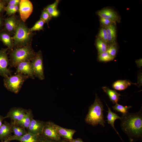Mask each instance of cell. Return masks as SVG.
Wrapping results in <instances>:
<instances>
[{
    "label": "cell",
    "mask_w": 142,
    "mask_h": 142,
    "mask_svg": "<svg viewBox=\"0 0 142 142\" xmlns=\"http://www.w3.org/2000/svg\"><path fill=\"white\" fill-rule=\"evenodd\" d=\"M142 113L141 109L136 113L128 112L121 117L120 126L122 129L128 135L130 142L141 139Z\"/></svg>",
    "instance_id": "obj_1"
},
{
    "label": "cell",
    "mask_w": 142,
    "mask_h": 142,
    "mask_svg": "<svg viewBox=\"0 0 142 142\" xmlns=\"http://www.w3.org/2000/svg\"><path fill=\"white\" fill-rule=\"evenodd\" d=\"M104 107L102 102L96 94L95 100L89 108L85 119L86 122L93 126L99 124L104 127L105 122L104 119Z\"/></svg>",
    "instance_id": "obj_2"
},
{
    "label": "cell",
    "mask_w": 142,
    "mask_h": 142,
    "mask_svg": "<svg viewBox=\"0 0 142 142\" xmlns=\"http://www.w3.org/2000/svg\"><path fill=\"white\" fill-rule=\"evenodd\" d=\"M9 65L10 68H16L19 63L23 61H31L36 53L31 44L15 48L9 50Z\"/></svg>",
    "instance_id": "obj_3"
},
{
    "label": "cell",
    "mask_w": 142,
    "mask_h": 142,
    "mask_svg": "<svg viewBox=\"0 0 142 142\" xmlns=\"http://www.w3.org/2000/svg\"><path fill=\"white\" fill-rule=\"evenodd\" d=\"M32 33L29 32L24 22L19 21L18 26L12 38L13 47L15 48L23 47L30 44Z\"/></svg>",
    "instance_id": "obj_4"
},
{
    "label": "cell",
    "mask_w": 142,
    "mask_h": 142,
    "mask_svg": "<svg viewBox=\"0 0 142 142\" xmlns=\"http://www.w3.org/2000/svg\"><path fill=\"white\" fill-rule=\"evenodd\" d=\"M28 78H29L27 75L17 73L4 77V85L9 91L17 94L20 91L24 82Z\"/></svg>",
    "instance_id": "obj_5"
},
{
    "label": "cell",
    "mask_w": 142,
    "mask_h": 142,
    "mask_svg": "<svg viewBox=\"0 0 142 142\" xmlns=\"http://www.w3.org/2000/svg\"><path fill=\"white\" fill-rule=\"evenodd\" d=\"M33 66L35 77L40 80L45 78L43 63V58L42 52L39 50L36 53L34 57L31 61Z\"/></svg>",
    "instance_id": "obj_6"
},
{
    "label": "cell",
    "mask_w": 142,
    "mask_h": 142,
    "mask_svg": "<svg viewBox=\"0 0 142 142\" xmlns=\"http://www.w3.org/2000/svg\"><path fill=\"white\" fill-rule=\"evenodd\" d=\"M8 48L0 50V75L4 78L11 75V71L8 68L9 65L7 51Z\"/></svg>",
    "instance_id": "obj_7"
},
{
    "label": "cell",
    "mask_w": 142,
    "mask_h": 142,
    "mask_svg": "<svg viewBox=\"0 0 142 142\" xmlns=\"http://www.w3.org/2000/svg\"><path fill=\"white\" fill-rule=\"evenodd\" d=\"M46 138L57 141H60L62 139L58 133L52 121L45 122L41 135Z\"/></svg>",
    "instance_id": "obj_8"
},
{
    "label": "cell",
    "mask_w": 142,
    "mask_h": 142,
    "mask_svg": "<svg viewBox=\"0 0 142 142\" xmlns=\"http://www.w3.org/2000/svg\"><path fill=\"white\" fill-rule=\"evenodd\" d=\"M16 68L15 74L20 73L27 75L29 78L34 79L35 77L33 66L31 61L22 62L18 64Z\"/></svg>",
    "instance_id": "obj_9"
},
{
    "label": "cell",
    "mask_w": 142,
    "mask_h": 142,
    "mask_svg": "<svg viewBox=\"0 0 142 142\" xmlns=\"http://www.w3.org/2000/svg\"><path fill=\"white\" fill-rule=\"evenodd\" d=\"M19 11L22 21L24 22L32 12L33 6L32 2L28 0H20Z\"/></svg>",
    "instance_id": "obj_10"
},
{
    "label": "cell",
    "mask_w": 142,
    "mask_h": 142,
    "mask_svg": "<svg viewBox=\"0 0 142 142\" xmlns=\"http://www.w3.org/2000/svg\"><path fill=\"white\" fill-rule=\"evenodd\" d=\"M28 110L21 107H13L9 110L5 118H10L11 121L16 123L21 120L23 117Z\"/></svg>",
    "instance_id": "obj_11"
},
{
    "label": "cell",
    "mask_w": 142,
    "mask_h": 142,
    "mask_svg": "<svg viewBox=\"0 0 142 142\" xmlns=\"http://www.w3.org/2000/svg\"><path fill=\"white\" fill-rule=\"evenodd\" d=\"M96 14L99 17L109 19L115 23L120 22V16L116 11L110 8H103L97 12Z\"/></svg>",
    "instance_id": "obj_12"
},
{
    "label": "cell",
    "mask_w": 142,
    "mask_h": 142,
    "mask_svg": "<svg viewBox=\"0 0 142 142\" xmlns=\"http://www.w3.org/2000/svg\"><path fill=\"white\" fill-rule=\"evenodd\" d=\"M45 122L33 119L29 127L26 129L27 133L39 135H42Z\"/></svg>",
    "instance_id": "obj_13"
},
{
    "label": "cell",
    "mask_w": 142,
    "mask_h": 142,
    "mask_svg": "<svg viewBox=\"0 0 142 142\" xmlns=\"http://www.w3.org/2000/svg\"><path fill=\"white\" fill-rule=\"evenodd\" d=\"M19 21L14 15L11 16L5 20V29L9 33L14 34Z\"/></svg>",
    "instance_id": "obj_14"
},
{
    "label": "cell",
    "mask_w": 142,
    "mask_h": 142,
    "mask_svg": "<svg viewBox=\"0 0 142 142\" xmlns=\"http://www.w3.org/2000/svg\"><path fill=\"white\" fill-rule=\"evenodd\" d=\"M39 135L27 133L26 134L21 136L12 135L6 140L10 141L16 140L21 142H37Z\"/></svg>",
    "instance_id": "obj_15"
},
{
    "label": "cell",
    "mask_w": 142,
    "mask_h": 142,
    "mask_svg": "<svg viewBox=\"0 0 142 142\" xmlns=\"http://www.w3.org/2000/svg\"><path fill=\"white\" fill-rule=\"evenodd\" d=\"M54 125L62 138L69 141L73 139V135L76 132L75 130L64 128L54 123Z\"/></svg>",
    "instance_id": "obj_16"
},
{
    "label": "cell",
    "mask_w": 142,
    "mask_h": 142,
    "mask_svg": "<svg viewBox=\"0 0 142 142\" xmlns=\"http://www.w3.org/2000/svg\"><path fill=\"white\" fill-rule=\"evenodd\" d=\"M12 133L11 123L6 121L0 127V140H4L12 135Z\"/></svg>",
    "instance_id": "obj_17"
},
{
    "label": "cell",
    "mask_w": 142,
    "mask_h": 142,
    "mask_svg": "<svg viewBox=\"0 0 142 142\" xmlns=\"http://www.w3.org/2000/svg\"><path fill=\"white\" fill-rule=\"evenodd\" d=\"M33 118V115L32 110L29 109L21 120L14 123L17 125L27 129L29 126Z\"/></svg>",
    "instance_id": "obj_18"
},
{
    "label": "cell",
    "mask_w": 142,
    "mask_h": 142,
    "mask_svg": "<svg viewBox=\"0 0 142 142\" xmlns=\"http://www.w3.org/2000/svg\"><path fill=\"white\" fill-rule=\"evenodd\" d=\"M116 24H114L106 28L107 39L109 45L117 44Z\"/></svg>",
    "instance_id": "obj_19"
},
{
    "label": "cell",
    "mask_w": 142,
    "mask_h": 142,
    "mask_svg": "<svg viewBox=\"0 0 142 142\" xmlns=\"http://www.w3.org/2000/svg\"><path fill=\"white\" fill-rule=\"evenodd\" d=\"M0 40L7 47L9 50L13 49V39L9 33L4 32L0 33Z\"/></svg>",
    "instance_id": "obj_20"
},
{
    "label": "cell",
    "mask_w": 142,
    "mask_h": 142,
    "mask_svg": "<svg viewBox=\"0 0 142 142\" xmlns=\"http://www.w3.org/2000/svg\"><path fill=\"white\" fill-rule=\"evenodd\" d=\"M103 91L108 96L110 100L114 104L117 103L120 99L121 95L115 90H112L108 87H103L102 88Z\"/></svg>",
    "instance_id": "obj_21"
},
{
    "label": "cell",
    "mask_w": 142,
    "mask_h": 142,
    "mask_svg": "<svg viewBox=\"0 0 142 142\" xmlns=\"http://www.w3.org/2000/svg\"><path fill=\"white\" fill-rule=\"evenodd\" d=\"M105 104L108 109V110L106 111L108 113L107 116V119L106 120L108 121V123L110 124L113 128L117 133L120 136V138L122 140L118 132L115 128L114 125L115 121L118 119H120L121 117L117 114L112 111L111 110V108L109 107L106 103H105Z\"/></svg>",
    "instance_id": "obj_22"
},
{
    "label": "cell",
    "mask_w": 142,
    "mask_h": 142,
    "mask_svg": "<svg viewBox=\"0 0 142 142\" xmlns=\"http://www.w3.org/2000/svg\"><path fill=\"white\" fill-rule=\"evenodd\" d=\"M132 84L136 85V83H133L128 80H118L113 83L112 87L114 89L120 91L125 90Z\"/></svg>",
    "instance_id": "obj_23"
},
{
    "label": "cell",
    "mask_w": 142,
    "mask_h": 142,
    "mask_svg": "<svg viewBox=\"0 0 142 142\" xmlns=\"http://www.w3.org/2000/svg\"><path fill=\"white\" fill-rule=\"evenodd\" d=\"M59 1L58 0H56L54 3L48 5L44 8L52 17H57L59 15V12L57 9Z\"/></svg>",
    "instance_id": "obj_24"
},
{
    "label": "cell",
    "mask_w": 142,
    "mask_h": 142,
    "mask_svg": "<svg viewBox=\"0 0 142 142\" xmlns=\"http://www.w3.org/2000/svg\"><path fill=\"white\" fill-rule=\"evenodd\" d=\"M95 43L98 55L107 51L109 46L108 43L97 37Z\"/></svg>",
    "instance_id": "obj_25"
},
{
    "label": "cell",
    "mask_w": 142,
    "mask_h": 142,
    "mask_svg": "<svg viewBox=\"0 0 142 142\" xmlns=\"http://www.w3.org/2000/svg\"><path fill=\"white\" fill-rule=\"evenodd\" d=\"M10 123L12 132L14 135L17 136H21L27 133L25 128L16 125L12 121H11Z\"/></svg>",
    "instance_id": "obj_26"
},
{
    "label": "cell",
    "mask_w": 142,
    "mask_h": 142,
    "mask_svg": "<svg viewBox=\"0 0 142 142\" xmlns=\"http://www.w3.org/2000/svg\"><path fill=\"white\" fill-rule=\"evenodd\" d=\"M114 58L106 51L98 54L97 60L99 62H105L112 61Z\"/></svg>",
    "instance_id": "obj_27"
},
{
    "label": "cell",
    "mask_w": 142,
    "mask_h": 142,
    "mask_svg": "<svg viewBox=\"0 0 142 142\" xmlns=\"http://www.w3.org/2000/svg\"><path fill=\"white\" fill-rule=\"evenodd\" d=\"M132 107L131 106H124L118 103L112 106L113 109L117 112H120L123 115L126 114L128 112V109Z\"/></svg>",
    "instance_id": "obj_28"
},
{
    "label": "cell",
    "mask_w": 142,
    "mask_h": 142,
    "mask_svg": "<svg viewBox=\"0 0 142 142\" xmlns=\"http://www.w3.org/2000/svg\"><path fill=\"white\" fill-rule=\"evenodd\" d=\"M45 23L41 19H40L36 22L34 26L29 29V32L30 33L35 31H39L43 30L44 24Z\"/></svg>",
    "instance_id": "obj_29"
},
{
    "label": "cell",
    "mask_w": 142,
    "mask_h": 142,
    "mask_svg": "<svg viewBox=\"0 0 142 142\" xmlns=\"http://www.w3.org/2000/svg\"><path fill=\"white\" fill-rule=\"evenodd\" d=\"M97 37L101 39L108 44L107 32L106 28L101 27L99 31Z\"/></svg>",
    "instance_id": "obj_30"
},
{
    "label": "cell",
    "mask_w": 142,
    "mask_h": 142,
    "mask_svg": "<svg viewBox=\"0 0 142 142\" xmlns=\"http://www.w3.org/2000/svg\"><path fill=\"white\" fill-rule=\"evenodd\" d=\"M99 21L101 27L105 28L114 24H116L109 19L100 17Z\"/></svg>",
    "instance_id": "obj_31"
},
{
    "label": "cell",
    "mask_w": 142,
    "mask_h": 142,
    "mask_svg": "<svg viewBox=\"0 0 142 142\" xmlns=\"http://www.w3.org/2000/svg\"><path fill=\"white\" fill-rule=\"evenodd\" d=\"M118 50L117 44L109 45L106 52L111 55L115 58Z\"/></svg>",
    "instance_id": "obj_32"
},
{
    "label": "cell",
    "mask_w": 142,
    "mask_h": 142,
    "mask_svg": "<svg viewBox=\"0 0 142 142\" xmlns=\"http://www.w3.org/2000/svg\"><path fill=\"white\" fill-rule=\"evenodd\" d=\"M52 18V17L46 10L44 9L42 11L40 19L42 20L45 23H46L48 25Z\"/></svg>",
    "instance_id": "obj_33"
},
{
    "label": "cell",
    "mask_w": 142,
    "mask_h": 142,
    "mask_svg": "<svg viewBox=\"0 0 142 142\" xmlns=\"http://www.w3.org/2000/svg\"><path fill=\"white\" fill-rule=\"evenodd\" d=\"M61 141H57L51 140L45 138L41 135L39 136L37 142H60Z\"/></svg>",
    "instance_id": "obj_34"
},
{
    "label": "cell",
    "mask_w": 142,
    "mask_h": 142,
    "mask_svg": "<svg viewBox=\"0 0 142 142\" xmlns=\"http://www.w3.org/2000/svg\"><path fill=\"white\" fill-rule=\"evenodd\" d=\"M20 1L19 0H11L8 1V5L11 6L19 5Z\"/></svg>",
    "instance_id": "obj_35"
},
{
    "label": "cell",
    "mask_w": 142,
    "mask_h": 142,
    "mask_svg": "<svg viewBox=\"0 0 142 142\" xmlns=\"http://www.w3.org/2000/svg\"><path fill=\"white\" fill-rule=\"evenodd\" d=\"M136 85H137L138 87H140L142 85V73L141 72L138 73L137 83H136Z\"/></svg>",
    "instance_id": "obj_36"
},
{
    "label": "cell",
    "mask_w": 142,
    "mask_h": 142,
    "mask_svg": "<svg viewBox=\"0 0 142 142\" xmlns=\"http://www.w3.org/2000/svg\"><path fill=\"white\" fill-rule=\"evenodd\" d=\"M18 5L16 6L14 9L10 12L8 16H11L13 15L19 10Z\"/></svg>",
    "instance_id": "obj_37"
},
{
    "label": "cell",
    "mask_w": 142,
    "mask_h": 142,
    "mask_svg": "<svg viewBox=\"0 0 142 142\" xmlns=\"http://www.w3.org/2000/svg\"><path fill=\"white\" fill-rule=\"evenodd\" d=\"M5 8L4 3L3 1H0V13L5 10Z\"/></svg>",
    "instance_id": "obj_38"
},
{
    "label": "cell",
    "mask_w": 142,
    "mask_h": 142,
    "mask_svg": "<svg viewBox=\"0 0 142 142\" xmlns=\"http://www.w3.org/2000/svg\"><path fill=\"white\" fill-rule=\"evenodd\" d=\"M142 59H140L135 61V63L137 67L140 68H141L142 65Z\"/></svg>",
    "instance_id": "obj_39"
},
{
    "label": "cell",
    "mask_w": 142,
    "mask_h": 142,
    "mask_svg": "<svg viewBox=\"0 0 142 142\" xmlns=\"http://www.w3.org/2000/svg\"><path fill=\"white\" fill-rule=\"evenodd\" d=\"M69 142H84L80 138H78L76 139H73L69 141Z\"/></svg>",
    "instance_id": "obj_40"
},
{
    "label": "cell",
    "mask_w": 142,
    "mask_h": 142,
    "mask_svg": "<svg viewBox=\"0 0 142 142\" xmlns=\"http://www.w3.org/2000/svg\"><path fill=\"white\" fill-rule=\"evenodd\" d=\"M4 119H5L4 117L2 115H0V127H1L3 124L2 122Z\"/></svg>",
    "instance_id": "obj_41"
},
{
    "label": "cell",
    "mask_w": 142,
    "mask_h": 142,
    "mask_svg": "<svg viewBox=\"0 0 142 142\" xmlns=\"http://www.w3.org/2000/svg\"><path fill=\"white\" fill-rule=\"evenodd\" d=\"M3 23V20L2 18L0 17V28L2 27Z\"/></svg>",
    "instance_id": "obj_42"
},
{
    "label": "cell",
    "mask_w": 142,
    "mask_h": 142,
    "mask_svg": "<svg viewBox=\"0 0 142 142\" xmlns=\"http://www.w3.org/2000/svg\"><path fill=\"white\" fill-rule=\"evenodd\" d=\"M60 142H69V141L66 140L62 139Z\"/></svg>",
    "instance_id": "obj_43"
},
{
    "label": "cell",
    "mask_w": 142,
    "mask_h": 142,
    "mask_svg": "<svg viewBox=\"0 0 142 142\" xmlns=\"http://www.w3.org/2000/svg\"><path fill=\"white\" fill-rule=\"evenodd\" d=\"M10 141L7 140H4L1 141V142H10Z\"/></svg>",
    "instance_id": "obj_44"
}]
</instances>
